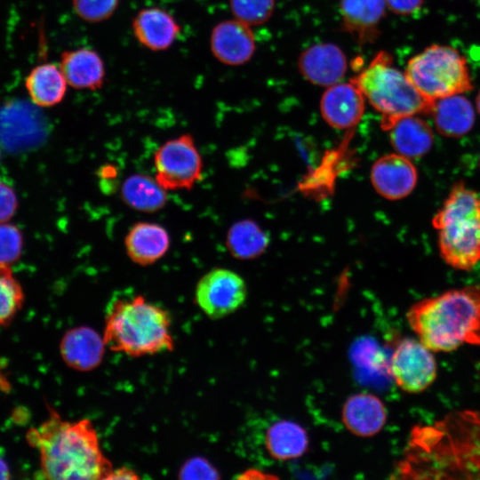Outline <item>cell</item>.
I'll return each mask as SVG.
<instances>
[{"instance_id":"cell-1","label":"cell","mask_w":480,"mask_h":480,"mask_svg":"<svg viewBox=\"0 0 480 480\" xmlns=\"http://www.w3.org/2000/svg\"><path fill=\"white\" fill-rule=\"evenodd\" d=\"M39 427L27 434L28 443L39 452L40 471L56 480L106 479L113 465L101 449L92 420H65L54 410Z\"/></svg>"},{"instance_id":"cell-2","label":"cell","mask_w":480,"mask_h":480,"mask_svg":"<svg viewBox=\"0 0 480 480\" xmlns=\"http://www.w3.org/2000/svg\"><path fill=\"white\" fill-rule=\"evenodd\" d=\"M409 326L432 352L480 346V284L450 289L412 304Z\"/></svg>"},{"instance_id":"cell-3","label":"cell","mask_w":480,"mask_h":480,"mask_svg":"<svg viewBox=\"0 0 480 480\" xmlns=\"http://www.w3.org/2000/svg\"><path fill=\"white\" fill-rule=\"evenodd\" d=\"M102 338L106 348L132 357L174 348L170 313L139 294L116 298L108 304Z\"/></svg>"},{"instance_id":"cell-4","label":"cell","mask_w":480,"mask_h":480,"mask_svg":"<svg viewBox=\"0 0 480 480\" xmlns=\"http://www.w3.org/2000/svg\"><path fill=\"white\" fill-rule=\"evenodd\" d=\"M442 260L468 271L480 261V194L457 182L431 220Z\"/></svg>"},{"instance_id":"cell-5","label":"cell","mask_w":480,"mask_h":480,"mask_svg":"<svg viewBox=\"0 0 480 480\" xmlns=\"http://www.w3.org/2000/svg\"><path fill=\"white\" fill-rule=\"evenodd\" d=\"M354 79L365 100L380 115L385 131L402 117L429 114L433 102L418 92L404 71L393 65L387 52H378Z\"/></svg>"},{"instance_id":"cell-6","label":"cell","mask_w":480,"mask_h":480,"mask_svg":"<svg viewBox=\"0 0 480 480\" xmlns=\"http://www.w3.org/2000/svg\"><path fill=\"white\" fill-rule=\"evenodd\" d=\"M404 73L418 92L428 100L472 90L467 60L449 45L432 44L412 57Z\"/></svg>"},{"instance_id":"cell-7","label":"cell","mask_w":480,"mask_h":480,"mask_svg":"<svg viewBox=\"0 0 480 480\" xmlns=\"http://www.w3.org/2000/svg\"><path fill=\"white\" fill-rule=\"evenodd\" d=\"M156 181L166 190L191 189L203 174L202 156L189 133L162 144L154 154Z\"/></svg>"},{"instance_id":"cell-8","label":"cell","mask_w":480,"mask_h":480,"mask_svg":"<svg viewBox=\"0 0 480 480\" xmlns=\"http://www.w3.org/2000/svg\"><path fill=\"white\" fill-rule=\"evenodd\" d=\"M428 348L419 339H403L396 347L389 372L404 392L418 394L428 388L437 376V364Z\"/></svg>"},{"instance_id":"cell-9","label":"cell","mask_w":480,"mask_h":480,"mask_svg":"<svg viewBox=\"0 0 480 480\" xmlns=\"http://www.w3.org/2000/svg\"><path fill=\"white\" fill-rule=\"evenodd\" d=\"M244 280L228 268H214L197 282L195 301L210 318L220 319L236 311L245 301Z\"/></svg>"},{"instance_id":"cell-10","label":"cell","mask_w":480,"mask_h":480,"mask_svg":"<svg viewBox=\"0 0 480 480\" xmlns=\"http://www.w3.org/2000/svg\"><path fill=\"white\" fill-rule=\"evenodd\" d=\"M46 121L34 105L10 101L0 108V143L10 152H20L38 145L44 138Z\"/></svg>"},{"instance_id":"cell-11","label":"cell","mask_w":480,"mask_h":480,"mask_svg":"<svg viewBox=\"0 0 480 480\" xmlns=\"http://www.w3.org/2000/svg\"><path fill=\"white\" fill-rule=\"evenodd\" d=\"M364 108L365 98L354 78L327 87L320 100L323 119L339 130L355 127L361 120Z\"/></svg>"},{"instance_id":"cell-12","label":"cell","mask_w":480,"mask_h":480,"mask_svg":"<svg viewBox=\"0 0 480 480\" xmlns=\"http://www.w3.org/2000/svg\"><path fill=\"white\" fill-rule=\"evenodd\" d=\"M375 191L388 200H400L416 187L418 172L412 159L398 153L388 154L375 161L371 169Z\"/></svg>"},{"instance_id":"cell-13","label":"cell","mask_w":480,"mask_h":480,"mask_svg":"<svg viewBox=\"0 0 480 480\" xmlns=\"http://www.w3.org/2000/svg\"><path fill=\"white\" fill-rule=\"evenodd\" d=\"M210 49L214 58L225 65L248 62L256 49L251 27L236 19L219 22L212 29Z\"/></svg>"},{"instance_id":"cell-14","label":"cell","mask_w":480,"mask_h":480,"mask_svg":"<svg viewBox=\"0 0 480 480\" xmlns=\"http://www.w3.org/2000/svg\"><path fill=\"white\" fill-rule=\"evenodd\" d=\"M298 68L311 84L329 87L343 79L348 69V60L338 45L320 43L308 47L300 53Z\"/></svg>"},{"instance_id":"cell-15","label":"cell","mask_w":480,"mask_h":480,"mask_svg":"<svg viewBox=\"0 0 480 480\" xmlns=\"http://www.w3.org/2000/svg\"><path fill=\"white\" fill-rule=\"evenodd\" d=\"M132 29L138 43L153 52L169 49L181 31L176 19L159 7H147L139 11L132 19Z\"/></svg>"},{"instance_id":"cell-16","label":"cell","mask_w":480,"mask_h":480,"mask_svg":"<svg viewBox=\"0 0 480 480\" xmlns=\"http://www.w3.org/2000/svg\"><path fill=\"white\" fill-rule=\"evenodd\" d=\"M385 0H340L342 29L360 44L372 43L380 35Z\"/></svg>"},{"instance_id":"cell-17","label":"cell","mask_w":480,"mask_h":480,"mask_svg":"<svg viewBox=\"0 0 480 480\" xmlns=\"http://www.w3.org/2000/svg\"><path fill=\"white\" fill-rule=\"evenodd\" d=\"M60 68L69 86L77 90L95 91L102 87L106 68L101 56L88 47L66 51Z\"/></svg>"},{"instance_id":"cell-18","label":"cell","mask_w":480,"mask_h":480,"mask_svg":"<svg viewBox=\"0 0 480 480\" xmlns=\"http://www.w3.org/2000/svg\"><path fill=\"white\" fill-rule=\"evenodd\" d=\"M387 409L382 401L370 393H358L347 399L341 418L346 428L361 437L379 433L387 421Z\"/></svg>"},{"instance_id":"cell-19","label":"cell","mask_w":480,"mask_h":480,"mask_svg":"<svg viewBox=\"0 0 480 480\" xmlns=\"http://www.w3.org/2000/svg\"><path fill=\"white\" fill-rule=\"evenodd\" d=\"M126 253L140 266H149L160 260L170 247L168 231L155 222L135 223L124 238Z\"/></svg>"},{"instance_id":"cell-20","label":"cell","mask_w":480,"mask_h":480,"mask_svg":"<svg viewBox=\"0 0 480 480\" xmlns=\"http://www.w3.org/2000/svg\"><path fill=\"white\" fill-rule=\"evenodd\" d=\"M429 114L439 133L460 138L473 128L475 108L462 94H455L433 101Z\"/></svg>"},{"instance_id":"cell-21","label":"cell","mask_w":480,"mask_h":480,"mask_svg":"<svg viewBox=\"0 0 480 480\" xmlns=\"http://www.w3.org/2000/svg\"><path fill=\"white\" fill-rule=\"evenodd\" d=\"M105 347L103 338L93 330L78 327L64 335L60 342V354L68 366L88 371L100 364Z\"/></svg>"},{"instance_id":"cell-22","label":"cell","mask_w":480,"mask_h":480,"mask_svg":"<svg viewBox=\"0 0 480 480\" xmlns=\"http://www.w3.org/2000/svg\"><path fill=\"white\" fill-rule=\"evenodd\" d=\"M388 132L396 153L410 159L423 156L433 145V131L418 115L398 119Z\"/></svg>"},{"instance_id":"cell-23","label":"cell","mask_w":480,"mask_h":480,"mask_svg":"<svg viewBox=\"0 0 480 480\" xmlns=\"http://www.w3.org/2000/svg\"><path fill=\"white\" fill-rule=\"evenodd\" d=\"M264 443L268 454L278 460L297 459L308 447V436L300 424L282 420L268 427Z\"/></svg>"},{"instance_id":"cell-24","label":"cell","mask_w":480,"mask_h":480,"mask_svg":"<svg viewBox=\"0 0 480 480\" xmlns=\"http://www.w3.org/2000/svg\"><path fill=\"white\" fill-rule=\"evenodd\" d=\"M25 84L32 101L46 108L55 106L64 99L68 83L60 66L44 63L32 69Z\"/></svg>"},{"instance_id":"cell-25","label":"cell","mask_w":480,"mask_h":480,"mask_svg":"<svg viewBox=\"0 0 480 480\" xmlns=\"http://www.w3.org/2000/svg\"><path fill=\"white\" fill-rule=\"evenodd\" d=\"M121 197L131 208L144 212L161 210L167 202L166 190L148 174L135 173L125 179Z\"/></svg>"},{"instance_id":"cell-26","label":"cell","mask_w":480,"mask_h":480,"mask_svg":"<svg viewBox=\"0 0 480 480\" xmlns=\"http://www.w3.org/2000/svg\"><path fill=\"white\" fill-rule=\"evenodd\" d=\"M269 244L268 233L256 222L243 220L228 231L226 244L230 254L238 260H252L261 255Z\"/></svg>"},{"instance_id":"cell-27","label":"cell","mask_w":480,"mask_h":480,"mask_svg":"<svg viewBox=\"0 0 480 480\" xmlns=\"http://www.w3.org/2000/svg\"><path fill=\"white\" fill-rule=\"evenodd\" d=\"M23 302V292L9 265L0 263V325L11 321Z\"/></svg>"},{"instance_id":"cell-28","label":"cell","mask_w":480,"mask_h":480,"mask_svg":"<svg viewBox=\"0 0 480 480\" xmlns=\"http://www.w3.org/2000/svg\"><path fill=\"white\" fill-rule=\"evenodd\" d=\"M229 5L236 20L252 27L268 20L275 9V0H230Z\"/></svg>"},{"instance_id":"cell-29","label":"cell","mask_w":480,"mask_h":480,"mask_svg":"<svg viewBox=\"0 0 480 480\" xmlns=\"http://www.w3.org/2000/svg\"><path fill=\"white\" fill-rule=\"evenodd\" d=\"M76 15L91 23L102 22L116 11L119 0H72Z\"/></svg>"},{"instance_id":"cell-30","label":"cell","mask_w":480,"mask_h":480,"mask_svg":"<svg viewBox=\"0 0 480 480\" xmlns=\"http://www.w3.org/2000/svg\"><path fill=\"white\" fill-rule=\"evenodd\" d=\"M23 237L20 230L11 224L0 223V263L16 261L22 250Z\"/></svg>"},{"instance_id":"cell-31","label":"cell","mask_w":480,"mask_h":480,"mask_svg":"<svg viewBox=\"0 0 480 480\" xmlns=\"http://www.w3.org/2000/svg\"><path fill=\"white\" fill-rule=\"evenodd\" d=\"M17 196L13 188L0 180V223L10 220L16 212Z\"/></svg>"},{"instance_id":"cell-32","label":"cell","mask_w":480,"mask_h":480,"mask_svg":"<svg viewBox=\"0 0 480 480\" xmlns=\"http://www.w3.org/2000/svg\"><path fill=\"white\" fill-rule=\"evenodd\" d=\"M181 477L191 478H217V471L204 459H195L188 461L180 471Z\"/></svg>"},{"instance_id":"cell-33","label":"cell","mask_w":480,"mask_h":480,"mask_svg":"<svg viewBox=\"0 0 480 480\" xmlns=\"http://www.w3.org/2000/svg\"><path fill=\"white\" fill-rule=\"evenodd\" d=\"M387 8L399 15H409L418 11L424 0H385Z\"/></svg>"},{"instance_id":"cell-34","label":"cell","mask_w":480,"mask_h":480,"mask_svg":"<svg viewBox=\"0 0 480 480\" xmlns=\"http://www.w3.org/2000/svg\"><path fill=\"white\" fill-rule=\"evenodd\" d=\"M139 478H140V476L133 469L128 467H120L117 468H113V469L108 475L106 480H109V479L110 480H114V479L134 480V479H139Z\"/></svg>"},{"instance_id":"cell-35","label":"cell","mask_w":480,"mask_h":480,"mask_svg":"<svg viewBox=\"0 0 480 480\" xmlns=\"http://www.w3.org/2000/svg\"><path fill=\"white\" fill-rule=\"evenodd\" d=\"M10 478V470L7 463L4 459L0 457V479H9Z\"/></svg>"},{"instance_id":"cell-36","label":"cell","mask_w":480,"mask_h":480,"mask_svg":"<svg viewBox=\"0 0 480 480\" xmlns=\"http://www.w3.org/2000/svg\"><path fill=\"white\" fill-rule=\"evenodd\" d=\"M476 110L477 112L479 113L480 115V90L476 95Z\"/></svg>"},{"instance_id":"cell-37","label":"cell","mask_w":480,"mask_h":480,"mask_svg":"<svg viewBox=\"0 0 480 480\" xmlns=\"http://www.w3.org/2000/svg\"><path fill=\"white\" fill-rule=\"evenodd\" d=\"M479 166H480V159H479Z\"/></svg>"}]
</instances>
